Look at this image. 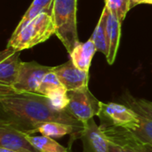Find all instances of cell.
Here are the masks:
<instances>
[{
    "mask_svg": "<svg viewBox=\"0 0 152 152\" xmlns=\"http://www.w3.org/2000/svg\"><path fill=\"white\" fill-rule=\"evenodd\" d=\"M62 88H65L64 86L61 84V82L60 81L57 75L53 72V69L51 72L47 73L45 76L37 89V94H42L45 97H49L50 95Z\"/></svg>",
    "mask_w": 152,
    "mask_h": 152,
    "instance_id": "cell-19",
    "label": "cell"
},
{
    "mask_svg": "<svg viewBox=\"0 0 152 152\" xmlns=\"http://www.w3.org/2000/svg\"><path fill=\"white\" fill-rule=\"evenodd\" d=\"M121 23L118 19L114 16L109 10L107 20V38L109 45V53L106 57L107 62L112 65L116 60L118 50L119 47L121 37Z\"/></svg>",
    "mask_w": 152,
    "mask_h": 152,
    "instance_id": "cell-13",
    "label": "cell"
},
{
    "mask_svg": "<svg viewBox=\"0 0 152 152\" xmlns=\"http://www.w3.org/2000/svg\"><path fill=\"white\" fill-rule=\"evenodd\" d=\"M69 99L67 110L78 121L84 125L94 116L99 115L101 110V102L90 92L88 86L79 89L68 91Z\"/></svg>",
    "mask_w": 152,
    "mask_h": 152,
    "instance_id": "cell-5",
    "label": "cell"
},
{
    "mask_svg": "<svg viewBox=\"0 0 152 152\" xmlns=\"http://www.w3.org/2000/svg\"><path fill=\"white\" fill-rule=\"evenodd\" d=\"M132 151V150H130ZM134 151L137 152H152V146L151 145H145V146H141Z\"/></svg>",
    "mask_w": 152,
    "mask_h": 152,
    "instance_id": "cell-22",
    "label": "cell"
},
{
    "mask_svg": "<svg viewBox=\"0 0 152 152\" xmlns=\"http://www.w3.org/2000/svg\"><path fill=\"white\" fill-rule=\"evenodd\" d=\"M101 125L121 128H133L140 125V114L129 106L116 102H101L98 115Z\"/></svg>",
    "mask_w": 152,
    "mask_h": 152,
    "instance_id": "cell-6",
    "label": "cell"
},
{
    "mask_svg": "<svg viewBox=\"0 0 152 152\" xmlns=\"http://www.w3.org/2000/svg\"><path fill=\"white\" fill-rule=\"evenodd\" d=\"M140 125L133 128L108 125H100V128L109 141L126 150L135 151L141 146H152V119L140 115Z\"/></svg>",
    "mask_w": 152,
    "mask_h": 152,
    "instance_id": "cell-4",
    "label": "cell"
},
{
    "mask_svg": "<svg viewBox=\"0 0 152 152\" xmlns=\"http://www.w3.org/2000/svg\"><path fill=\"white\" fill-rule=\"evenodd\" d=\"M0 147L16 152H38L28 140V134L0 124Z\"/></svg>",
    "mask_w": 152,
    "mask_h": 152,
    "instance_id": "cell-11",
    "label": "cell"
},
{
    "mask_svg": "<svg viewBox=\"0 0 152 152\" xmlns=\"http://www.w3.org/2000/svg\"><path fill=\"white\" fill-rule=\"evenodd\" d=\"M109 149H110V152H128L126 149L122 148L121 146L109 141Z\"/></svg>",
    "mask_w": 152,
    "mask_h": 152,
    "instance_id": "cell-21",
    "label": "cell"
},
{
    "mask_svg": "<svg viewBox=\"0 0 152 152\" xmlns=\"http://www.w3.org/2000/svg\"><path fill=\"white\" fill-rule=\"evenodd\" d=\"M82 132L83 130H80L71 125L61 122H45L37 127V133L53 139H59L69 134L72 137V140H76V138H80Z\"/></svg>",
    "mask_w": 152,
    "mask_h": 152,
    "instance_id": "cell-14",
    "label": "cell"
},
{
    "mask_svg": "<svg viewBox=\"0 0 152 152\" xmlns=\"http://www.w3.org/2000/svg\"><path fill=\"white\" fill-rule=\"evenodd\" d=\"M45 122H61L84 130V124L76 119L67 109L57 110L50 100L37 93L15 91L0 85V124H5L28 134L37 133Z\"/></svg>",
    "mask_w": 152,
    "mask_h": 152,
    "instance_id": "cell-1",
    "label": "cell"
},
{
    "mask_svg": "<svg viewBox=\"0 0 152 152\" xmlns=\"http://www.w3.org/2000/svg\"><path fill=\"white\" fill-rule=\"evenodd\" d=\"M97 51L95 44L92 37L86 42H79L73 51L69 53L70 60L75 66L81 70L89 72L93 57Z\"/></svg>",
    "mask_w": 152,
    "mask_h": 152,
    "instance_id": "cell-12",
    "label": "cell"
},
{
    "mask_svg": "<svg viewBox=\"0 0 152 152\" xmlns=\"http://www.w3.org/2000/svg\"><path fill=\"white\" fill-rule=\"evenodd\" d=\"M69 152H72V151H71V149H70V150H69Z\"/></svg>",
    "mask_w": 152,
    "mask_h": 152,
    "instance_id": "cell-27",
    "label": "cell"
},
{
    "mask_svg": "<svg viewBox=\"0 0 152 152\" xmlns=\"http://www.w3.org/2000/svg\"><path fill=\"white\" fill-rule=\"evenodd\" d=\"M144 0H130V9L135 7L136 5L140 4H143Z\"/></svg>",
    "mask_w": 152,
    "mask_h": 152,
    "instance_id": "cell-23",
    "label": "cell"
},
{
    "mask_svg": "<svg viewBox=\"0 0 152 152\" xmlns=\"http://www.w3.org/2000/svg\"><path fill=\"white\" fill-rule=\"evenodd\" d=\"M143 4H152V0H144Z\"/></svg>",
    "mask_w": 152,
    "mask_h": 152,
    "instance_id": "cell-25",
    "label": "cell"
},
{
    "mask_svg": "<svg viewBox=\"0 0 152 152\" xmlns=\"http://www.w3.org/2000/svg\"><path fill=\"white\" fill-rule=\"evenodd\" d=\"M28 140L38 152H69V148H65L53 138L45 135L28 134Z\"/></svg>",
    "mask_w": 152,
    "mask_h": 152,
    "instance_id": "cell-17",
    "label": "cell"
},
{
    "mask_svg": "<svg viewBox=\"0 0 152 152\" xmlns=\"http://www.w3.org/2000/svg\"><path fill=\"white\" fill-rule=\"evenodd\" d=\"M53 72L68 91L88 86L89 72L77 68L71 60L61 65L53 67Z\"/></svg>",
    "mask_w": 152,
    "mask_h": 152,
    "instance_id": "cell-8",
    "label": "cell"
},
{
    "mask_svg": "<svg viewBox=\"0 0 152 152\" xmlns=\"http://www.w3.org/2000/svg\"><path fill=\"white\" fill-rule=\"evenodd\" d=\"M128 152H137V151H130V150H126Z\"/></svg>",
    "mask_w": 152,
    "mask_h": 152,
    "instance_id": "cell-26",
    "label": "cell"
},
{
    "mask_svg": "<svg viewBox=\"0 0 152 152\" xmlns=\"http://www.w3.org/2000/svg\"><path fill=\"white\" fill-rule=\"evenodd\" d=\"M77 0H53L52 16L55 24V35L67 52L70 53L79 43L77 27Z\"/></svg>",
    "mask_w": 152,
    "mask_h": 152,
    "instance_id": "cell-3",
    "label": "cell"
},
{
    "mask_svg": "<svg viewBox=\"0 0 152 152\" xmlns=\"http://www.w3.org/2000/svg\"><path fill=\"white\" fill-rule=\"evenodd\" d=\"M110 12L116 16L120 22L124 21L130 10V0H104Z\"/></svg>",
    "mask_w": 152,
    "mask_h": 152,
    "instance_id": "cell-20",
    "label": "cell"
},
{
    "mask_svg": "<svg viewBox=\"0 0 152 152\" xmlns=\"http://www.w3.org/2000/svg\"><path fill=\"white\" fill-rule=\"evenodd\" d=\"M84 126V130L79 138L83 144L82 152H110L109 140L94 119H90Z\"/></svg>",
    "mask_w": 152,
    "mask_h": 152,
    "instance_id": "cell-10",
    "label": "cell"
},
{
    "mask_svg": "<svg viewBox=\"0 0 152 152\" xmlns=\"http://www.w3.org/2000/svg\"><path fill=\"white\" fill-rule=\"evenodd\" d=\"M22 61L20 52L7 46L0 53V85L12 86L17 81Z\"/></svg>",
    "mask_w": 152,
    "mask_h": 152,
    "instance_id": "cell-9",
    "label": "cell"
},
{
    "mask_svg": "<svg viewBox=\"0 0 152 152\" xmlns=\"http://www.w3.org/2000/svg\"><path fill=\"white\" fill-rule=\"evenodd\" d=\"M55 33L56 28L53 16L43 12L29 21L18 33L12 34L7 46L17 52H21L46 41Z\"/></svg>",
    "mask_w": 152,
    "mask_h": 152,
    "instance_id": "cell-2",
    "label": "cell"
},
{
    "mask_svg": "<svg viewBox=\"0 0 152 152\" xmlns=\"http://www.w3.org/2000/svg\"><path fill=\"white\" fill-rule=\"evenodd\" d=\"M122 100L126 105L129 106L131 109H133L140 115L152 119L151 101L142 98H135L129 93H126L122 96Z\"/></svg>",
    "mask_w": 152,
    "mask_h": 152,
    "instance_id": "cell-18",
    "label": "cell"
},
{
    "mask_svg": "<svg viewBox=\"0 0 152 152\" xmlns=\"http://www.w3.org/2000/svg\"><path fill=\"white\" fill-rule=\"evenodd\" d=\"M53 0H33L32 4L21 18L18 26L12 32V34L18 33L24 26H26L29 21L35 19L37 16L43 12H46L52 15Z\"/></svg>",
    "mask_w": 152,
    "mask_h": 152,
    "instance_id": "cell-16",
    "label": "cell"
},
{
    "mask_svg": "<svg viewBox=\"0 0 152 152\" xmlns=\"http://www.w3.org/2000/svg\"><path fill=\"white\" fill-rule=\"evenodd\" d=\"M109 9L105 5L99 21L94 28V31L92 35V38L95 44L96 49L98 52L102 53L106 57L109 53V45L107 38V20H108Z\"/></svg>",
    "mask_w": 152,
    "mask_h": 152,
    "instance_id": "cell-15",
    "label": "cell"
},
{
    "mask_svg": "<svg viewBox=\"0 0 152 152\" xmlns=\"http://www.w3.org/2000/svg\"><path fill=\"white\" fill-rule=\"evenodd\" d=\"M53 69V67L44 66L36 61H22L17 81L11 87L18 92L37 93L45 76Z\"/></svg>",
    "mask_w": 152,
    "mask_h": 152,
    "instance_id": "cell-7",
    "label": "cell"
},
{
    "mask_svg": "<svg viewBox=\"0 0 152 152\" xmlns=\"http://www.w3.org/2000/svg\"><path fill=\"white\" fill-rule=\"evenodd\" d=\"M0 152H16V151H12V150H9V149H5V148H3V147H0Z\"/></svg>",
    "mask_w": 152,
    "mask_h": 152,
    "instance_id": "cell-24",
    "label": "cell"
}]
</instances>
